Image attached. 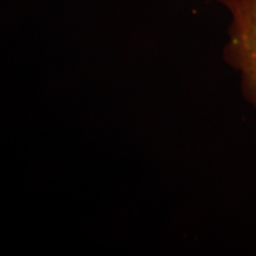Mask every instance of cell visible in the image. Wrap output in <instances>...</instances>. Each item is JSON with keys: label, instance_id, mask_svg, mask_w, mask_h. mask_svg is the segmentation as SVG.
I'll use <instances>...</instances> for the list:
<instances>
[{"label": "cell", "instance_id": "obj_1", "mask_svg": "<svg viewBox=\"0 0 256 256\" xmlns=\"http://www.w3.org/2000/svg\"><path fill=\"white\" fill-rule=\"evenodd\" d=\"M229 14L223 58L240 76L241 92L256 112V0H218Z\"/></svg>", "mask_w": 256, "mask_h": 256}]
</instances>
